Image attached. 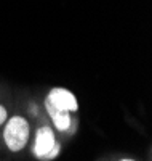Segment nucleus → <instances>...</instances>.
<instances>
[{
  "mask_svg": "<svg viewBox=\"0 0 152 161\" xmlns=\"http://www.w3.org/2000/svg\"><path fill=\"white\" fill-rule=\"evenodd\" d=\"M45 100L50 102L53 106H56V108L66 110V111H69V113L79 110V103H77L75 95H74L71 90L63 89V87H53V89L48 92V95H47Z\"/></svg>",
  "mask_w": 152,
  "mask_h": 161,
  "instance_id": "3",
  "label": "nucleus"
},
{
  "mask_svg": "<svg viewBox=\"0 0 152 161\" xmlns=\"http://www.w3.org/2000/svg\"><path fill=\"white\" fill-rule=\"evenodd\" d=\"M120 161H134V159H130V158H125V159H120Z\"/></svg>",
  "mask_w": 152,
  "mask_h": 161,
  "instance_id": "7",
  "label": "nucleus"
},
{
  "mask_svg": "<svg viewBox=\"0 0 152 161\" xmlns=\"http://www.w3.org/2000/svg\"><path fill=\"white\" fill-rule=\"evenodd\" d=\"M45 110L50 116V119L53 121V126L56 127L59 132H67V129L71 127V113L66 111V110H59L56 106H53L50 102L45 100Z\"/></svg>",
  "mask_w": 152,
  "mask_h": 161,
  "instance_id": "4",
  "label": "nucleus"
},
{
  "mask_svg": "<svg viewBox=\"0 0 152 161\" xmlns=\"http://www.w3.org/2000/svg\"><path fill=\"white\" fill-rule=\"evenodd\" d=\"M59 152H61V145L56 142V145H54L53 148H51V152H50V153L43 158V161H51V159H54V158H56V156L59 155Z\"/></svg>",
  "mask_w": 152,
  "mask_h": 161,
  "instance_id": "5",
  "label": "nucleus"
},
{
  "mask_svg": "<svg viewBox=\"0 0 152 161\" xmlns=\"http://www.w3.org/2000/svg\"><path fill=\"white\" fill-rule=\"evenodd\" d=\"M3 129V142L8 147V150L16 153L21 152L29 142L31 137V127L29 123L23 116H13L5 121Z\"/></svg>",
  "mask_w": 152,
  "mask_h": 161,
  "instance_id": "1",
  "label": "nucleus"
},
{
  "mask_svg": "<svg viewBox=\"0 0 152 161\" xmlns=\"http://www.w3.org/2000/svg\"><path fill=\"white\" fill-rule=\"evenodd\" d=\"M7 108H5V106L3 105H0V126H2L3 123H5V121H7Z\"/></svg>",
  "mask_w": 152,
  "mask_h": 161,
  "instance_id": "6",
  "label": "nucleus"
},
{
  "mask_svg": "<svg viewBox=\"0 0 152 161\" xmlns=\"http://www.w3.org/2000/svg\"><path fill=\"white\" fill-rule=\"evenodd\" d=\"M56 145V136L50 126H42L35 130V140L32 147V155L37 159H42L51 152V148Z\"/></svg>",
  "mask_w": 152,
  "mask_h": 161,
  "instance_id": "2",
  "label": "nucleus"
}]
</instances>
